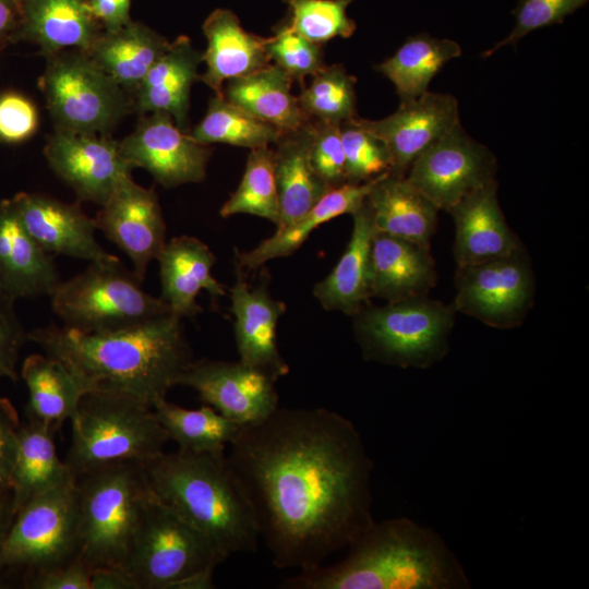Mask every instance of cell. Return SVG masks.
<instances>
[{"label":"cell","mask_w":589,"mask_h":589,"mask_svg":"<svg viewBox=\"0 0 589 589\" xmlns=\"http://www.w3.org/2000/svg\"><path fill=\"white\" fill-rule=\"evenodd\" d=\"M79 560L92 570L119 567L153 497L144 462L122 460L76 478Z\"/></svg>","instance_id":"obj_5"},{"label":"cell","mask_w":589,"mask_h":589,"mask_svg":"<svg viewBox=\"0 0 589 589\" xmlns=\"http://www.w3.org/2000/svg\"><path fill=\"white\" fill-rule=\"evenodd\" d=\"M96 389L137 398L149 407L165 399L192 362L182 318L168 314L107 333H81L55 324L27 333Z\"/></svg>","instance_id":"obj_2"},{"label":"cell","mask_w":589,"mask_h":589,"mask_svg":"<svg viewBox=\"0 0 589 589\" xmlns=\"http://www.w3.org/2000/svg\"><path fill=\"white\" fill-rule=\"evenodd\" d=\"M202 52L188 36L170 41L168 49L153 64L132 97L133 111L140 116L163 111L188 133L191 87L199 80Z\"/></svg>","instance_id":"obj_25"},{"label":"cell","mask_w":589,"mask_h":589,"mask_svg":"<svg viewBox=\"0 0 589 589\" xmlns=\"http://www.w3.org/2000/svg\"><path fill=\"white\" fill-rule=\"evenodd\" d=\"M94 218L97 229L130 259L133 273L143 283L148 264L157 260L167 242L166 223L155 190L128 178Z\"/></svg>","instance_id":"obj_17"},{"label":"cell","mask_w":589,"mask_h":589,"mask_svg":"<svg viewBox=\"0 0 589 589\" xmlns=\"http://www.w3.org/2000/svg\"><path fill=\"white\" fill-rule=\"evenodd\" d=\"M101 32L88 0H23L19 41L37 46L45 58L65 49L88 51Z\"/></svg>","instance_id":"obj_27"},{"label":"cell","mask_w":589,"mask_h":589,"mask_svg":"<svg viewBox=\"0 0 589 589\" xmlns=\"http://www.w3.org/2000/svg\"><path fill=\"white\" fill-rule=\"evenodd\" d=\"M460 55L458 43L422 33L409 37L376 70L394 84L400 101H407L426 93L440 70Z\"/></svg>","instance_id":"obj_36"},{"label":"cell","mask_w":589,"mask_h":589,"mask_svg":"<svg viewBox=\"0 0 589 589\" xmlns=\"http://www.w3.org/2000/svg\"><path fill=\"white\" fill-rule=\"evenodd\" d=\"M39 116L34 103L16 92L0 94V142L20 144L38 129Z\"/></svg>","instance_id":"obj_46"},{"label":"cell","mask_w":589,"mask_h":589,"mask_svg":"<svg viewBox=\"0 0 589 589\" xmlns=\"http://www.w3.org/2000/svg\"><path fill=\"white\" fill-rule=\"evenodd\" d=\"M15 301L0 293V382L16 381V365L27 333L15 312Z\"/></svg>","instance_id":"obj_47"},{"label":"cell","mask_w":589,"mask_h":589,"mask_svg":"<svg viewBox=\"0 0 589 589\" xmlns=\"http://www.w3.org/2000/svg\"><path fill=\"white\" fill-rule=\"evenodd\" d=\"M312 120L284 133L273 149L280 220L276 230L292 224L311 209L330 188L311 160Z\"/></svg>","instance_id":"obj_29"},{"label":"cell","mask_w":589,"mask_h":589,"mask_svg":"<svg viewBox=\"0 0 589 589\" xmlns=\"http://www.w3.org/2000/svg\"><path fill=\"white\" fill-rule=\"evenodd\" d=\"M447 213L456 227L453 253L457 266L494 260L524 245L502 213L496 180L468 194Z\"/></svg>","instance_id":"obj_22"},{"label":"cell","mask_w":589,"mask_h":589,"mask_svg":"<svg viewBox=\"0 0 589 589\" xmlns=\"http://www.w3.org/2000/svg\"><path fill=\"white\" fill-rule=\"evenodd\" d=\"M153 410L168 438L188 453L224 456L242 426L208 405L188 409L165 398Z\"/></svg>","instance_id":"obj_37"},{"label":"cell","mask_w":589,"mask_h":589,"mask_svg":"<svg viewBox=\"0 0 589 589\" xmlns=\"http://www.w3.org/2000/svg\"><path fill=\"white\" fill-rule=\"evenodd\" d=\"M23 0H0V51L19 41Z\"/></svg>","instance_id":"obj_51"},{"label":"cell","mask_w":589,"mask_h":589,"mask_svg":"<svg viewBox=\"0 0 589 589\" xmlns=\"http://www.w3.org/2000/svg\"><path fill=\"white\" fill-rule=\"evenodd\" d=\"M308 87H302L298 103L309 120L342 123L357 117L356 82L341 64L324 65Z\"/></svg>","instance_id":"obj_40"},{"label":"cell","mask_w":589,"mask_h":589,"mask_svg":"<svg viewBox=\"0 0 589 589\" xmlns=\"http://www.w3.org/2000/svg\"><path fill=\"white\" fill-rule=\"evenodd\" d=\"M378 137L390 157L389 173L405 177L412 163L440 137L459 123L458 103L450 94L426 92L380 120L352 118Z\"/></svg>","instance_id":"obj_18"},{"label":"cell","mask_w":589,"mask_h":589,"mask_svg":"<svg viewBox=\"0 0 589 589\" xmlns=\"http://www.w3.org/2000/svg\"><path fill=\"white\" fill-rule=\"evenodd\" d=\"M273 377L243 362L192 360L178 385L193 388L200 398L240 425L261 421L278 406Z\"/></svg>","instance_id":"obj_16"},{"label":"cell","mask_w":589,"mask_h":589,"mask_svg":"<svg viewBox=\"0 0 589 589\" xmlns=\"http://www.w3.org/2000/svg\"><path fill=\"white\" fill-rule=\"evenodd\" d=\"M311 160L330 189L347 183L340 124L312 120Z\"/></svg>","instance_id":"obj_45"},{"label":"cell","mask_w":589,"mask_h":589,"mask_svg":"<svg viewBox=\"0 0 589 589\" xmlns=\"http://www.w3.org/2000/svg\"><path fill=\"white\" fill-rule=\"evenodd\" d=\"M293 80L278 65L230 80L224 97L281 132L294 131L310 121L291 93Z\"/></svg>","instance_id":"obj_35"},{"label":"cell","mask_w":589,"mask_h":589,"mask_svg":"<svg viewBox=\"0 0 589 589\" xmlns=\"http://www.w3.org/2000/svg\"><path fill=\"white\" fill-rule=\"evenodd\" d=\"M92 569L76 558L25 582L33 589H91Z\"/></svg>","instance_id":"obj_49"},{"label":"cell","mask_w":589,"mask_h":589,"mask_svg":"<svg viewBox=\"0 0 589 589\" xmlns=\"http://www.w3.org/2000/svg\"><path fill=\"white\" fill-rule=\"evenodd\" d=\"M207 46L202 52L206 70L199 80L213 89L215 96H224L225 81L250 75L272 63L266 43L247 32L238 16L230 10L216 9L203 23Z\"/></svg>","instance_id":"obj_24"},{"label":"cell","mask_w":589,"mask_h":589,"mask_svg":"<svg viewBox=\"0 0 589 589\" xmlns=\"http://www.w3.org/2000/svg\"><path fill=\"white\" fill-rule=\"evenodd\" d=\"M352 215L349 242L332 272L313 287V296L327 311L349 316L370 304L371 242L375 232L370 208L363 205Z\"/></svg>","instance_id":"obj_28"},{"label":"cell","mask_w":589,"mask_h":589,"mask_svg":"<svg viewBox=\"0 0 589 589\" xmlns=\"http://www.w3.org/2000/svg\"><path fill=\"white\" fill-rule=\"evenodd\" d=\"M496 172L494 154L469 136L459 122L412 163L405 178L438 209L447 212L496 180Z\"/></svg>","instance_id":"obj_13"},{"label":"cell","mask_w":589,"mask_h":589,"mask_svg":"<svg viewBox=\"0 0 589 589\" xmlns=\"http://www.w3.org/2000/svg\"><path fill=\"white\" fill-rule=\"evenodd\" d=\"M50 299L62 326L86 334L120 330L171 314L167 303L146 292L113 254L61 280Z\"/></svg>","instance_id":"obj_8"},{"label":"cell","mask_w":589,"mask_h":589,"mask_svg":"<svg viewBox=\"0 0 589 589\" xmlns=\"http://www.w3.org/2000/svg\"><path fill=\"white\" fill-rule=\"evenodd\" d=\"M436 279L429 248L375 230L371 242V297L386 302L424 297Z\"/></svg>","instance_id":"obj_26"},{"label":"cell","mask_w":589,"mask_h":589,"mask_svg":"<svg viewBox=\"0 0 589 589\" xmlns=\"http://www.w3.org/2000/svg\"><path fill=\"white\" fill-rule=\"evenodd\" d=\"M153 496L226 555L254 552L260 532L252 507L224 456L178 449L144 462Z\"/></svg>","instance_id":"obj_4"},{"label":"cell","mask_w":589,"mask_h":589,"mask_svg":"<svg viewBox=\"0 0 589 589\" xmlns=\"http://www.w3.org/2000/svg\"><path fill=\"white\" fill-rule=\"evenodd\" d=\"M22 378L28 393V419L57 432L73 416L91 383L63 361L49 354H31L23 361Z\"/></svg>","instance_id":"obj_31"},{"label":"cell","mask_w":589,"mask_h":589,"mask_svg":"<svg viewBox=\"0 0 589 589\" xmlns=\"http://www.w3.org/2000/svg\"><path fill=\"white\" fill-rule=\"evenodd\" d=\"M236 268L237 278L229 296L239 360L278 381L289 373L277 345L278 321L287 306L271 294L266 271L261 281L250 288L242 268L237 264Z\"/></svg>","instance_id":"obj_19"},{"label":"cell","mask_w":589,"mask_h":589,"mask_svg":"<svg viewBox=\"0 0 589 589\" xmlns=\"http://www.w3.org/2000/svg\"><path fill=\"white\" fill-rule=\"evenodd\" d=\"M456 311L424 297L368 304L353 318L363 359L399 368L426 369L449 350Z\"/></svg>","instance_id":"obj_9"},{"label":"cell","mask_w":589,"mask_h":589,"mask_svg":"<svg viewBox=\"0 0 589 589\" xmlns=\"http://www.w3.org/2000/svg\"><path fill=\"white\" fill-rule=\"evenodd\" d=\"M228 555L154 496L123 563L136 589H212Z\"/></svg>","instance_id":"obj_7"},{"label":"cell","mask_w":589,"mask_h":589,"mask_svg":"<svg viewBox=\"0 0 589 589\" xmlns=\"http://www.w3.org/2000/svg\"><path fill=\"white\" fill-rule=\"evenodd\" d=\"M340 132L347 182L362 183L389 172L390 157L383 141L356 124L352 119L340 123Z\"/></svg>","instance_id":"obj_42"},{"label":"cell","mask_w":589,"mask_h":589,"mask_svg":"<svg viewBox=\"0 0 589 589\" xmlns=\"http://www.w3.org/2000/svg\"><path fill=\"white\" fill-rule=\"evenodd\" d=\"M455 286L454 310L494 328L519 326L533 305L536 281L524 245L494 260L457 266Z\"/></svg>","instance_id":"obj_12"},{"label":"cell","mask_w":589,"mask_h":589,"mask_svg":"<svg viewBox=\"0 0 589 589\" xmlns=\"http://www.w3.org/2000/svg\"><path fill=\"white\" fill-rule=\"evenodd\" d=\"M76 480L23 506L0 545V569L25 572V582L79 558Z\"/></svg>","instance_id":"obj_11"},{"label":"cell","mask_w":589,"mask_h":589,"mask_svg":"<svg viewBox=\"0 0 589 589\" xmlns=\"http://www.w3.org/2000/svg\"><path fill=\"white\" fill-rule=\"evenodd\" d=\"M61 281L52 255L26 231L10 199L0 202V293L16 301L50 297Z\"/></svg>","instance_id":"obj_21"},{"label":"cell","mask_w":589,"mask_h":589,"mask_svg":"<svg viewBox=\"0 0 589 589\" xmlns=\"http://www.w3.org/2000/svg\"><path fill=\"white\" fill-rule=\"evenodd\" d=\"M44 156L80 202L99 206L121 182L132 177L134 169L123 157L119 142L109 135L55 130L47 137Z\"/></svg>","instance_id":"obj_15"},{"label":"cell","mask_w":589,"mask_h":589,"mask_svg":"<svg viewBox=\"0 0 589 589\" xmlns=\"http://www.w3.org/2000/svg\"><path fill=\"white\" fill-rule=\"evenodd\" d=\"M91 589H136L131 578L120 567L93 569Z\"/></svg>","instance_id":"obj_52"},{"label":"cell","mask_w":589,"mask_h":589,"mask_svg":"<svg viewBox=\"0 0 589 589\" xmlns=\"http://www.w3.org/2000/svg\"><path fill=\"white\" fill-rule=\"evenodd\" d=\"M88 4L105 31L119 28L132 20L131 0H88Z\"/></svg>","instance_id":"obj_50"},{"label":"cell","mask_w":589,"mask_h":589,"mask_svg":"<svg viewBox=\"0 0 589 589\" xmlns=\"http://www.w3.org/2000/svg\"><path fill=\"white\" fill-rule=\"evenodd\" d=\"M70 421L71 444L64 461L75 479L116 461L146 462L163 454L169 441L152 407L113 390L85 394Z\"/></svg>","instance_id":"obj_6"},{"label":"cell","mask_w":589,"mask_h":589,"mask_svg":"<svg viewBox=\"0 0 589 589\" xmlns=\"http://www.w3.org/2000/svg\"><path fill=\"white\" fill-rule=\"evenodd\" d=\"M226 461L278 568L322 565L374 520L373 462L335 411L278 407L241 426Z\"/></svg>","instance_id":"obj_1"},{"label":"cell","mask_w":589,"mask_h":589,"mask_svg":"<svg viewBox=\"0 0 589 589\" xmlns=\"http://www.w3.org/2000/svg\"><path fill=\"white\" fill-rule=\"evenodd\" d=\"M347 556L287 578L284 589H459L467 575L445 541L408 518L373 520Z\"/></svg>","instance_id":"obj_3"},{"label":"cell","mask_w":589,"mask_h":589,"mask_svg":"<svg viewBox=\"0 0 589 589\" xmlns=\"http://www.w3.org/2000/svg\"><path fill=\"white\" fill-rule=\"evenodd\" d=\"M365 202L376 231L430 249L438 208L405 177L381 175Z\"/></svg>","instance_id":"obj_30"},{"label":"cell","mask_w":589,"mask_h":589,"mask_svg":"<svg viewBox=\"0 0 589 589\" xmlns=\"http://www.w3.org/2000/svg\"><path fill=\"white\" fill-rule=\"evenodd\" d=\"M354 0H285L290 19L286 24L308 40L322 45L335 37L348 38L356 22L347 14Z\"/></svg>","instance_id":"obj_41"},{"label":"cell","mask_w":589,"mask_h":589,"mask_svg":"<svg viewBox=\"0 0 589 589\" xmlns=\"http://www.w3.org/2000/svg\"><path fill=\"white\" fill-rule=\"evenodd\" d=\"M169 45L156 31L131 20L119 28L103 29L86 52L132 98Z\"/></svg>","instance_id":"obj_33"},{"label":"cell","mask_w":589,"mask_h":589,"mask_svg":"<svg viewBox=\"0 0 589 589\" xmlns=\"http://www.w3.org/2000/svg\"><path fill=\"white\" fill-rule=\"evenodd\" d=\"M273 149H251L243 177L237 190L220 208L224 218L250 214L277 226L280 220L279 199L274 173Z\"/></svg>","instance_id":"obj_39"},{"label":"cell","mask_w":589,"mask_h":589,"mask_svg":"<svg viewBox=\"0 0 589 589\" xmlns=\"http://www.w3.org/2000/svg\"><path fill=\"white\" fill-rule=\"evenodd\" d=\"M378 177L362 183L347 182L332 188L299 219L276 230L273 236L261 241L252 250L237 251L236 264L241 268L256 269L271 260L293 254L318 226L344 214L357 212L363 205Z\"/></svg>","instance_id":"obj_32"},{"label":"cell","mask_w":589,"mask_h":589,"mask_svg":"<svg viewBox=\"0 0 589 589\" xmlns=\"http://www.w3.org/2000/svg\"><path fill=\"white\" fill-rule=\"evenodd\" d=\"M38 86L58 131L110 135L133 111L132 98L80 49L46 57Z\"/></svg>","instance_id":"obj_10"},{"label":"cell","mask_w":589,"mask_h":589,"mask_svg":"<svg viewBox=\"0 0 589 589\" xmlns=\"http://www.w3.org/2000/svg\"><path fill=\"white\" fill-rule=\"evenodd\" d=\"M588 0H518L515 15V25L508 36L485 50L481 56L488 58L504 46L516 45L522 37L532 31L562 23L564 19L579 8L586 5Z\"/></svg>","instance_id":"obj_44"},{"label":"cell","mask_w":589,"mask_h":589,"mask_svg":"<svg viewBox=\"0 0 589 589\" xmlns=\"http://www.w3.org/2000/svg\"><path fill=\"white\" fill-rule=\"evenodd\" d=\"M11 203L23 227L49 254L98 261L112 254L96 239L97 225L80 203L62 202L43 193L20 192Z\"/></svg>","instance_id":"obj_20"},{"label":"cell","mask_w":589,"mask_h":589,"mask_svg":"<svg viewBox=\"0 0 589 589\" xmlns=\"http://www.w3.org/2000/svg\"><path fill=\"white\" fill-rule=\"evenodd\" d=\"M119 145L133 168L145 169L166 188L203 181L212 155L208 145L193 141L163 111L141 116Z\"/></svg>","instance_id":"obj_14"},{"label":"cell","mask_w":589,"mask_h":589,"mask_svg":"<svg viewBox=\"0 0 589 589\" xmlns=\"http://www.w3.org/2000/svg\"><path fill=\"white\" fill-rule=\"evenodd\" d=\"M15 510L11 490H0V545L14 519Z\"/></svg>","instance_id":"obj_53"},{"label":"cell","mask_w":589,"mask_h":589,"mask_svg":"<svg viewBox=\"0 0 589 589\" xmlns=\"http://www.w3.org/2000/svg\"><path fill=\"white\" fill-rule=\"evenodd\" d=\"M55 433L31 419L19 428L11 485L15 514L34 498L76 480L58 456Z\"/></svg>","instance_id":"obj_34"},{"label":"cell","mask_w":589,"mask_h":589,"mask_svg":"<svg viewBox=\"0 0 589 589\" xmlns=\"http://www.w3.org/2000/svg\"><path fill=\"white\" fill-rule=\"evenodd\" d=\"M188 133L193 141L203 145L221 143L250 149L268 147L284 134L224 96L211 98L204 118Z\"/></svg>","instance_id":"obj_38"},{"label":"cell","mask_w":589,"mask_h":589,"mask_svg":"<svg viewBox=\"0 0 589 589\" xmlns=\"http://www.w3.org/2000/svg\"><path fill=\"white\" fill-rule=\"evenodd\" d=\"M320 46L291 31L287 25L267 37L266 43L271 61L301 85L305 76L314 75L325 65Z\"/></svg>","instance_id":"obj_43"},{"label":"cell","mask_w":589,"mask_h":589,"mask_svg":"<svg viewBox=\"0 0 589 589\" xmlns=\"http://www.w3.org/2000/svg\"><path fill=\"white\" fill-rule=\"evenodd\" d=\"M157 261L160 298L171 314L182 320L202 312L196 301L202 290H206L214 300L227 294L224 285L212 274L216 256L207 244L195 237L183 235L167 241Z\"/></svg>","instance_id":"obj_23"},{"label":"cell","mask_w":589,"mask_h":589,"mask_svg":"<svg viewBox=\"0 0 589 589\" xmlns=\"http://www.w3.org/2000/svg\"><path fill=\"white\" fill-rule=\"evenodd\" d=\"M19 428L14 407L0 398V490H11Z\"/></svg>","instance_id":"obj_48"}]
</instances>
